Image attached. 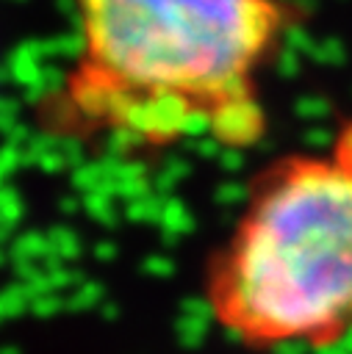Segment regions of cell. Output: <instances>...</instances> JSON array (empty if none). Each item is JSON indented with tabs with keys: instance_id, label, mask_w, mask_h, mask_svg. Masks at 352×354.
<instances>
[{
	"instance_id": "obj_1",
	"label": "cell",
	"mask_w": 352,
	"mask_h": 354,
	"mask_svg": "<svg viewBox=\"0 0 352 354\" xmlns=\"http://www.w3.org/2000/svg\"><path fill=\"white\" fill-rule=\"evenodd\" d=\"M75 55L39 116L53 136L158 152L247 149L266 136L263 77L302 25L291 0H72Z\"/></svg>"
},
{
	"instance_id": "obj_2",
	"label": "cell",
	"mask_w": 352,
	"mask_h": 354,
	"mask_svg": "<svg viewBox=\"0 0 352 354\" xmlns=\"http://www.w3.org/2000/svg\"><path fill=\"white\" fill-rule=\"evenodd\" d=\"M202 296L213 326L244 348L327 351L352 335V116L324 149L255 174Z\"/></svg>"
}]
</instances>
